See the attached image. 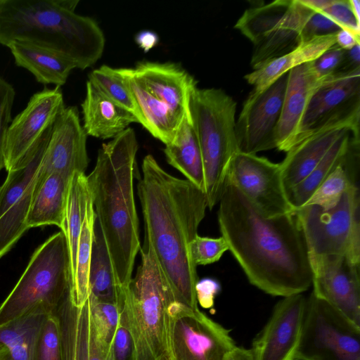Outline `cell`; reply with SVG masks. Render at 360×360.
<instances>
[{
	"label": "cell",
	"mask_w": 360,
	"mask_h": 360,
	"mask_svg": "<svg viewBox=\"0 0 360 360\" xmlns=\"http://www.w3.org/2000/svg\"><path fill=\"white\" fill-rule=\"evenodd\" d=\"M341 28L323 14L315 12L307 20L302 34V41L315 37L333 34Z\"/></svg>",
	"instance_id": "cell-43"
},
{
	"label": "cell",
	"mask_w": 360,
	"mask_h": 360,
	"mask_svg": "<svg viewBox=\"0 0 360 360\" xmlns=\"http://www.w3.org/2000/svg\"><path fill=\"white\" fill-rule=\"evenodd\" d=\"M348 159L328 176L302 206L316 205L328 210L339 202L347 190L356 184L347 167Z\"/></svg>",
	"instance_id": "cell-34"
},
{
	"label": "cell",
	"mask_w": 360,
	"mask_h": 360,
	"mask_svg": "<svg viewBox=\"0 0 360 360\" xmlns=\"http://www.w3.org/2000/svg\"><path fill=\"white\" fill-rule=\"evenodd\" d=\"M65 108L59 86L44 87L31 96L25 109L12 120L7 131L4 145V168L7 172L17 167Z\"/></svg>",
	"instance_id": "cell-17"
},
{
	"label": "cell",
	"mask_w": 360,
	"mask_h": 360,
	"mask_svg": "<svg viewBox=\"0 0 360 360\" xmlns=\"http://www.w3.org/2000/svg\"><path fill=\"white\" fill-rule=\"evenodd\" d=\"M81 106L82 127L87 136L112 139L127 129L131 123H139L132 113L108 99L88 81Z\"/></svg>",
	"instance_id": "cell-24"
},
{
	"label": "cell",
	"mask_w": 360,
	"mask_h": 360,
	"mask_svg": "<svg viewBox=\"0 0 360 360\" xmlns=\"http://www.w3.org/2000/svg\"><path fill=\"white\" fill-rule=\"evenodd\" d=\"M89 197L86 176L84 173H75L69 183L65 217L61 230L68 248L71 282L75 271L79 237Z\"/></svg>",
	"instance_id": "cell-31"
},
{
	"label": "cell",
	"mask_w": 360,
	"mask_h": 360,
	"mask_svg": "<svg viewBox=\"0 0 360 360\" xmlns=\"http://www.w3.org/2000/svg\"><path fill=\"white\" fill-rule=\"evenodd\" d=\"M224 360H255V357L252 348L247 349L236 345L228 352Z\"/></svg>",
	"instance_id": "cell-47"
},
{
	"label": "cell",
	"mask_w": 360,
	"mask_h": 360,
	"mask_svg": "<svg viewBox=\"0 0 360 360\" xmlns=\"http://www.w3.org/2000/svg\"><path fill=\"white\" fill-rule=\"evenodd\" d=\"M42 327L14 345L0 347V360H37V345Z\"/></svg>",
	"instance_id": "cell-41"
},
{
	"label": "cell",
	"mask_w": 360,
	"mask_h": 360,
	"mask_svg": "<svg viewBox=\"0 0 360 360\" xmlns=\"http://www.w3.org/2000/svg\"><path fill=\"white\" fill-rule=\"evenodd\" d=\"M53 124L46 129L17 167L8 172L0 186V258L28 229L26 219Z\"/></svg>",
	"instance_id": "cell-11"
},
{
	"label": "cell",
	"mask_w": 360,
	"mask_h": 360,
	"mask_svg": "<svg viewBox=\"0 0 360 360\" xmlns=\"http://www.w3.org/2000/svg\"><path fill=\"white\" fill-rule=\"evenodd\" d=\"M110 352L112 360H136L134 342L122 309L112 340Z\"/></svg>",
	"instance_id": "cell-38"
},
{
	"label": "cell",
	"mask_w": 360,
	"mask_h": 360,
	"mask_svg": "<svg viewBox=\"0 0 360 360\" xmlns=\"http://www.w3.org/2000/svg\"><path fill=\"white\" fill-rule=\"evenodd\" d=\"M228 250V243L222 236L210 238L198 235L189 245L191 259L196 266L218 262Z\"/></svg>",
	"instance_id": "cell-36"
},
{
	"label": "cell",
	"mask_w": 360,
	"mask_h": 360,
	"mask_svg": "<svg viewBox=\"0 0 360 360\" xmlns=\"http://www.w3.org/2000/svg\"><path fill=\"white\" fill-rule=\"evenodd\" d=\"M139 145L135 131L128 127L103 143L86 183L96 218L104 235L116 278L127 288L140 248L139 219L134 179L139 170Z\"/></svg>",
	"instance_id": "cell-3"
},
{
	"label": "cell",
	"mask_w": 360,
	"mask_h": 360,
	"mask_svg": "<svg viewBox=\"0 0 360 360\" xmlns=\"http://www.w3.org/2000/svg\"><path fill=\"white\" fill-rule=\"evenodd\" d=\"M287 82L288 73L263 91L250 93L236 122L239 151L257 154L276 148V131Z\"/></svg>",
	"instance_id": "cell-15"
},
{
	"label": "cell",
	"mask_w": 360,
	"mask_h": 360,
	"mask_svg": "<svg viewBox=\"0 0 360 360\" xmlns=\"http://www.w3.org/2000/svg\"><path fill=\"white\" fill-rule=\"evenodd\" d=\"M86 139L77 108L65 107L53 124L36 184L51 173L69 181L75 173L85 174L89 162Z\"/></svg>",
	"instance_id": "cell-18"
},
{
	"label": "cell",
	"mask_w": 360,
	"mask_h": 360,
	"mask_svg": "<svg viewBox=\"0 0 360 360\" xmlns=\"http://www.w3.org/2000/svg\"><path fill=\"white\" fill-rule=\"evenodd\" d=\"M93 323L101 341L110 348L118 326L120 308L115 304L99 302L89 295Z\"/></svg>",
	"instance_id": "cell-35"
},
{
	"label": "cell",
	"mask_w": 360,
	"mask_h": 360,
	"mask_svg": "<svg viewBox=\"0 0 360 360\" xmlns=\"http://www.w3.org/2000/svg\"><path fill=\"white\" fill-rule=\"evenodd\" d=\"M346 50L337 44L331 46L314 60V67L321 77L341 72L345 58Z\"/></svg>",
	"instance_id": "cell-42"
},
{
	"label": "cell",
	"mask_w": 360,
	"mask_h": 360,
	"mask_svg": "<svg viewBox=\"0 0 360 360\" xmlns=\"http://www.w3.org/2000/svg\"><path fill=\"white\" fill-rule=\"evenodd\" d=\"M70 181L51 173L36 184L26 219L27 229L45 225L63 227Z\"/></svg>",
	"instance_id": "cell-28"
},
{
	"label": "cell",
	"mask_w": 360,
	"mask_h": 360,
	"mask_svg": "<svg viewBox=\"0 0 360 360\" xmlns=\"http://www.w3.org/2000/svg\"><path fill=\"white\" fill-rule=\"evenodd\" d=\"M78 0H0V44L18 41L57 52L84 70L105 48V36L93 18L79 15Z\"/></svg>",
	"instance_id": "cell-4"
},
{
	"label": "cell",
	"mask_w": 360,
	"mask_h": 360,
	"mask_svg": "<svg viewBox=\"0 0 360 360\" xmlns=\"http://www.w3.org/2000/svg\"><path fill=\"white\" fill-rule=\"evenodd\" d=\"M54 313L59 323L61 360H112L110 348L95 329L89 297L84 304L77 306L70 291Z\"/></svg>",
	"instance_id": "cell-20"
},
{
	"label": "cell",
	"mask_w": 360,
	"mask_h": 360,
	"mask_svg": "<svg viewBox=\"0 0 360 360\" xmlns=\"http://www.w3.org/2000/svg\"><path fill=\"white\" fill-rule=\"evenodd\" d=\"M336 34L315 37L304 41L292 51L247 74L245 79L253 86L252 92L263 91L290 70L318 58L327 49L336 44Z\"/></svg>",
	"instance_id": "cell-27"
},
{
	"label": "cell",
	"mask_w": 360,
	"mask_h": 360,
	"mask_svg": "<svg viewBox=\"0 0 360 360\" xmlns=\"http://www.w3.org/2000/svg\"><path fill=\"white\" fill-rule=\"evenodd\" d=\"M167 162L204 191L205 176L201 152L191 119L182 123L174 141L165 145Z\"/></svg>",
	"instance_id": "cell-29"
},
{
	"label": "cell",
	"mask_w": 360,
	"mask_h": 360,
	"mask_svg": "<svg viewBox=\"0 0 360 360\" xmlns=\"http://www.w3.org/2000/svg\"><path fill=\"white\" fill-rule=\"evenodd\" d=\"M328 77L319 75L314 61L299 65L288 72L281 114L276 131L278 150L286 153L297 142L309 103Z\"/></svg>",
	"instance_id": "cell-21"
},
{
	"label": "cell",
	"mask_w": 360,
	"mask_h": 360,
	"mask_svg": "<svg viewBox=\"0 0 360 360\" xmlns=\"http://www.w3.org/2000/svg\"><path fill=\"white\" fill-rule=\"evenodd\" d=\"M16 65L30 72L43 84L60 87L65 84L71 71L76 68L73 62L50 49L34 44L13 41L6 46Z\"/></svg>",
	"instance_id": "cell-25"
},
{
	"label": "cell",
	"mask_w": 360,
	"mask_h": 360,
	"mask_svg": "<svg viewBox=\"0 0 360 360\" xmlns=\"http://www.w3.org/2000/svg\"><path fill=\"white\" fill-rule=\"evenodd\" d=\"M295 360H360V326L311 293Z\"/></svg>",
	"instance_id": "cell-10"
},
{
	"label": "cell",
	"mask_w": 360,
	"mask_h": 360,
	"mask_svg": "<svg viewBox=\"0 0 360 360\" xmlns=\"http://www.w3.org/2000/svg\"><path fill=\"white\" fill-rule=\"evenodd\" d=\"M359 118L360 105L330 117L300 136L280 162L288 192L310 174L342 134L352 131L359 139Z\"/></svg>",
	"instance_id": "cell-14"
},
{
	"label": "cell",
	"mask_w": 360,
	"mask_h": 360,
	"mask_svg": "<svg viewBox=\"0 0 360 360\" xmlns=\"http://www.w3.org/2000/svg\"><path fill=\"white\" fill-rule=\"evenodd\" d=\"M307 307L301 294L283 297L252 342L255 360H295Z\"/></svg>",
	"instance_id": "cell-19"
},
{
	"label": "cell",
	"mask_w": 360,
	"mask_h": 360,
	"mask_svg": "<svg viewBox=\"0 0 360 360\" xmlns=\"http://www.w3.org/2000/svg\"><path fill=\"white\" fill-rule=\"evenodd\" d=\"M170 315L173 360H224L236 345L229 330L199 309L174 302Z\"/></svg>",
	"instance_id": "cell-12"
},
{
	"label": "cell",
	"mask_w": 360,
	"mask_h": 360,
	"mask_svg": "<svg viewBox=\"0 0 360 360\" xmlns=\"http://www.w3.org/2000/svg\"><path fill=\"white\" fill-rule=\"evenodd\" d=\"M141 262L125 290L124 311L136 360H173L170 308L175 302L151 248L141 250Z\"/></svg>",
	"instance_id": "cell-6"
},
{
	"label": "cell",
	"mask_w": 360,
	"mask_h": 360,
	"mask_svg": "<svg viewBox=\"0 0 360 360\" xmlns=\"http://www.w3.org/2000/svg\"><path fill=\"white\" fill-rule=\"evenodd\" d=\"M311 293L360 326V269L345 256L308 255Z\"/></svg>",
	"instance_id": "cell-16"
},
{
	"label": "cell",
	"mask_w": 360,
	"mask_h": 360,
	"mask_svg": "<svg viewBox=\"0 0 360 360\" xmlns=\"http://www.w3.org/2000/svg\"><path fill=\"white\" fill-rule=\"evenodd\" d=\"M336 44L344 50H349L356 44H360V40L349 32L340 30L336 34Z\"/></svg>",
	"instance_id": "cell-46"
},
{
	"label": "cell",
	"mask_w": 360,
	"mask_h": 360,
	"mask_svg": "<svg viewBox=\"0 0 360 360\" xmlns=\"http://www.w3.org/2000/svg\"><path fill=\"white\" fill-rule=\"evenodd\" d=\"M218 203L221 236L252 285L282 297L309 288L308 252L295 214H264L229 179Z\"/></svg>",
	"instance_id": "cell-1"
},
{
	"label": "cell",
	"mask_w": 360,
	"mask_h": 360,
	"mask_svg": "<svg viewBox=\"0 0 360 360\" xmlns=\"http://www.w3.org/2000/svg\"><path fill=\"white\" fill-rule=\"evenodd\" d=\"M71 275L68 248L61 231L33 253L18 281L0 305V326L38 308L54 313L68 292Z\"/></svg>",
	"instance_id": "cell-8"
},
{
	"label": "cell",
	"mask_w": 360,
	"mask_h": 360,
	"mask_svg": "<svg viewBox=\"0 0 360 360\" xmlns=\"http://www.w3.org/2000/svg\"><path fill=\"white\" fill-rule=\"evenodd\" d=\"M95 219L90 196L79 237L75 271L71 282V299L77 306L84 304L89 297V274Z\"/></svg>",
	"instance_id": "cell-32"
},
{
	"label": "cell",
	"mask_w": 360,
	"mask_h": 360,
	"mask_svg": "<svg viewBox=\"0 0 360 360\" xmlns=\"http://www.w3.org/2000/svg\"><path fill=\"white\" fill-rule=\"evenodd\" d=\"M236 102L224 91L195 88L190 115L200 148L207 208L218 204L231 163L239 151L236 134Z\"/></svg>",
	"instance_id": "cell-7"
},
{
	"label": "cell",
	"mask_w": 360,
	"mask_h": 360,
	"mask_svg": "<svg viewBox=\"0 0 360 360\" xmlns=\"http://www.w3.org/2000/svg\"><path fill=\"white\" fill-rule=\"evenodd\" d=\"M359 105L360 68L328 76L316 90L309 103L299 139L304 133L330 117Z\"/></svg>",
	"instance_id": "cell-22"
},
{
	"label": "cell",
	"mask_w": 360,
	"mask_h": 360,
	"mask_svg": "<svg viewBox=\"0 0 360 360\" xmlns=\"http://www.w3.org/2000/svg\"><path fill=\"white\" fill-rule=\"evenodd\" d=\"M195 290L198 304L204 309H212L215 297L221 291V285L216 279L203 278L197 281Z\"/></svg>",
	"instance_id": "cell-44"
},
{
	"label": "cell",
	"mask_w": 360,
	"mask_h": 360,
	"mask_svg": "<svg viewBox=\"0 0 360 360\" xmlns=\"http://www.w3.org/2000/svg\"><path fill=\"white\" fill-rule=\"evenodd\" d=\"M142 173L137 188L145 245L151 248L175 302L198 310V277L189 245L205 215V193L188 180L169 174L150 154L143 160Z\"/></svg>",
	"instance_id": "cell-2"
},
{
	"label": "cell",
	"mask_w": 360,
	"mask_h": 360,
	"mask_svg": "<svg viewBox=\"0 0 360 360\" xmlns=\"http://www.w3.org/2000/svg\"><path fill=\"white\" fill-rule=\"evenodd\" d=\"M15 96L13 86L0 77V171L5 167L4 145Z\"/></svg>",
	"instance_id": "cell-40"
},
{
	"label": "cell",
	"mask_w": 360,
	"mask_h": 360,
	"mask_svg": "<svg viewBox=\"0 0 360 360\" xmlns=\"http://www.w3.org/2000/svg\"><path fill=\"white\" fill-rule=\"evenodd\" d=\"M360 40V22L354 16L349 0H332L331 4L319 12Z\"/></svg>",
	"instance_id": "cell-39"
},
{
	"label": "cell",
	"mask_w": 360,
	"mask_h": 360,
	"mask_svg": "<svg viewBox=\"0 0 360 360\" xmlns=\"http://www.w3.org/2000/svg\"><path fill=\"white\" fill-rule=\"evenodd\" d=\"M227 179L267 216L295 212L284 185L280 163L238 151L231 163Z\"/></svg>",
	"instance_id": "cell-13"
},
{
	"label": "cell",
	"mask_w": 360,
	"mask_h": 360,
	"mask_svg": "<svg viewBox=\"0 0 360 360\" xmlns=\"http://www.w3.org/2000/svg\"><path fill=\"white\" fill-rule=\"evenodd\" d=\"M359 200L355 184L330 209L304 205L295 210L308 255L345 256L360 265Z\"/></svg>",
	"instance_id": "cell-9"
},
{
	"label": "cell",
	"mask_w": 360,
	"mask_h": 360,
	"mask_svg": "<svg viewBox=\"0 0 360 360\" xmlns=\"http://www.w3.org/2000/svg\"><path fill=\"white\" fill-rule=\"evenodd\" d=\"M349 3L354 16L360 22V1L359 0H349Z\"/></svg>",
	"instance_id": "cell-48"
},
{
	"label": "cell",
	"mask_w": 360,
	"mask_h": 360,
	"mask_svg": "<svg viewBox=\"0 0 360 360\" xmlns=\"http://www.w3.org/2000/svg\"><path fill=\"white\" fill-rule=\"evenodd\" d=\"M302 0H290L278 22L253 44L250 64L257 70L297 48L303 41L302 30L315 13Z\"/></svg>",
	"instance_id": "cell-23"
},
{
	"label": "cell",
	"mask_w": 360,
	"mask_h": 360,
	"mask_svg": "<svg viewBox=\"0 0 360 360\" xmlns=\"http://www.w3.org/2000/svg\"><path fill=\"white\" fill-rule=\"evenodd\" d=\"M88 78V82L105 96L136 117L133 98L119 68L103 65L91 71Z\"/></svg>",
	"instance_id": "cell-33"
},
{
	"label": "cell",
	"mask_w": 360,
	"mask_h": 360,
	"mask_svg": "<svg viewBox=\"0 0 360 360\" xmlns=\"http://www.w3.org/2000/svg\"><path fill=\"white\" fill-rule=\"evenodd\" d=\"M37 360H61L60 328L55 313L49 314L44 323L37 345Z\"/></svg>",
	"instance_id": "cell-37"
},
{
	"label": "cell",
	"mask_w": 360,
	"mask_h": 360,
	"mask_svg": "<svg viewBox=\"0 0 360 360\" xmlns=\"http://www.w3.org/2000/svg\"><path fill=\"white\" fill-rule=\"evenodd\" d=\"M127 288L118 284L104 235L96 218L89 265V295L99 302L115 304L122 311Z\"/></svg>",
	"instance_id": "cell-26"
},
{
	"label": "cell",
	"mask_w": 360,
	"mask_h": 360,
	"mask_svg": "<svg viewBox=\"0 0 360 360\" xmlns=\"http://www.w3.org/2000/svg\"><path fill=\"white\" fill-rule=\"evenodd\" d=\"M133 98L136 118L155 138L167 145L183 122L191 119V96L197 82L174 63L139 62L134 68H119Z\"/></svg>",
	"instance_id": "cell-5"
},
{
	"label": "cell",
	"mask_w": 360,
	"mask_h": 360,
	"mask_svg": "<svg viewBox=\"0 0 360 360\" xmlns=\"http://www.w3.org/2000/svg\"><path fill=\"white\" fill-rule=\"evenodd\" d=\"M359 145V139L352 131L342 134L310 174L288 192L294 208L301 207L328 176L348 159L352 148Z\"/></svg>",
	"instance_id": "cell-30"
},
{
	"label": "cell",
	"mask_w": 360,
	"mask_h": 360,
	"mask_svg": "<svg viewBox=\"0 0 360 360\" xmlns=\"http://www.w3.org/2000/svg\"><path fill=\"white\" fill-rule=\"evenodd\" d=\"M159 40L158 35L150 30L141 31L135 37L136 43L144 52H148L154 48Z\"/></svg>",
	"instance_id": "cell-45"
}]
</instances>
